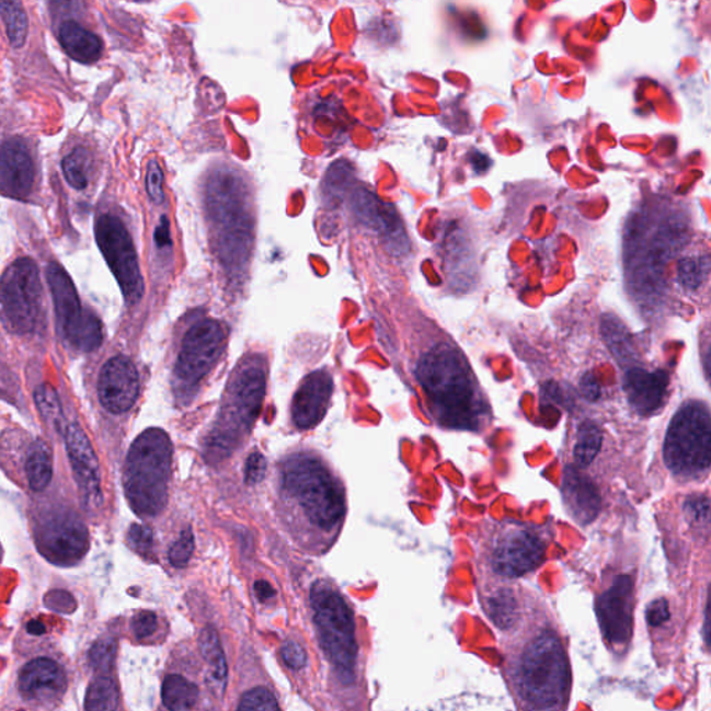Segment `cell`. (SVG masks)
<instances>
[{
  "mask_svg": "<svg viewBox=\"0 0 711 711\" xmlns=\"http://www.w3.org/2000/svg\"><path fill=\"white\" fill-rule=\"evenodd\" d=\"M211 190L213 213L222 230V253L228 262H238L245 257L249 248V221L238 181L228 175L219 176Z\"/></svg>",
  "mask_w": 711,
  "mask_h": 711,
  "instance_id": "obj_13",
  "label": "cell"
},
{
  "mask_svg": "<svg viewBox=\"0 0 711 711\" xmlns=\"http://www.w3.org/2000/svg\"><path fill=\"white\" fill-rule=\"evenodd\" d=\"M116 642L111 638L93 643L88 663L93 674L85 692L84 711H121L122 695L112 674Z\"/></svg>",
  "mask_w": 711,
  "mask_h": 711,
  "instance_id": "obj_16",
  "label": "cell"
},
{
  "mask_svg": "<svg viewBox=\"0 0 711 711\" xmlns=\"http://www.w3.org/2000/svg\"><path fill=\"white\" fill-rule=\"evenodd\" d=\"M668 376L664 371H646L631 368L624 377L628 402L642 416H651L666 401Z\"/></svg>",
  "mask_w": 711,
  "mask_h": 711,
  "instance_id": "obj_25",
  "label": "cell"
},
{
  "mask_svg": "<svg viewBox=\"0 0 711 711\" xmlns=\"http://www.w3.org/2000/svg\"><path fill=\"white\" fill-rule=\"evenodd\" d=\"M0 559H2V554H0Z\"/></svg>",
  "mask_w": 711,
  "mask_h": 711,
  "instance_id": "obj_50",
  "label": "cell"
},
{
  "mask_svg": "<svg viewBox=\"0 0 711 711\" xmlns=\"http://www.w3.org/2000/svg\"><path fill=\"white\" fill-rule=\"evenodd\" d=\"M0 18L3 19L10 44L20 48L28 34V19L23 4L0 2Z\"/></svg>",
  "mask_w": 711,
  "mask_h": 711,
  "instance_id": "obj_33",
  "label": "cell"
},
{
  "mask_svg": "<svg viewBox=\"0 0 711 711\" xmlns=\"http://www.w3.org/2000/svg\"><path fill=\"white\" fill-rule=\"evenodd\" d=\"M685 517L690 526L706 529L709 526L710 503L704 496H690L684 505Z\"/></svg>",
  "mask_w": 711,
  "mask_h": 711,
  "instance_id": "obj_38",
  "label": "cell"
},
{
  "mask_svg": "<svg viewBox=\"0 0 711 711\" xmlns=\"http://www.w3.org/2000/svg\"><path fill=\"white\" fill-rule=\"evenodd\" d=\"M61 169L66 176L67 183L77 191L85 190L90 185L92 159L88 149L77 147L65 156L61 162Z\"/></svg>",
  "mask_w": 711,
  "mask_h": 711,
  "instance_id": "obj_30",
  "label": "cell"
},
{
  "mask_svg": "<svg viewBox=\"0 0 711 711\" xmlns=\"http://www.w3.org/2000/svg\"><path fill=\"white\" fill-rule=\"evenodd\" d=\"M581 392H583L584 398L588 399V401H598L600 397V386L594 374H585L583 380H581Z\"/></svg>",
  "mask_w": 711,
  "mask_h": 711,
  "instance_id": "obj_46",
  "label": "cell"
},
{
  "mask_svg": "<svg viewBox=\"0 0 711 711\" xmlns=\"http://www.w3.org/2000/svg\"><path fill=\"white\" fill-rule=\"evenodd\" d=\"M543 553V543L536 534L515 528L497 543L493 552V567L505 577H521L541 564Z\"/></svg>",
  "mask_w": 711,
  "mask_h": 711,
  "instance_id": "obj_20",
  "label": "cell"
},
{
  "mask_svg": "<svg viewBox=\"0 0 711 711\" xmlns=\"http://www.w3.org/2000/svg\"><path fill=\"white\" fill-rule=\"evenodd\" d=\"M521 695L529 708L553 711L567 698L570 668L562 642L547 632L529 643L524 652L520 676Z\"/></svg>",
  "mask_w": 711,
  "mask_h": 711,
  "instance_id": "obj_4",
  "label": "cell"
},
{
  "mask_svg": "<svg viewBox=\"0 0 711 711\" xmlns=\"http://www.w3.org/2000/svg\"><path fill=\"white\" fill-rule=\"evenodd\" d=\"M156 245L159 248H169L171 245L169 220L163 217L154 232Z\"/></svg>",
  "mask_w": 711,
  "mask_h": 711,
  "instance_id": "obj_47",
  "label": "cell"
},
{
  "mask_svg": "<svg viewBox=\"0 0 711 711\" xmlns=\"http://www.w3.org/2000/svg\"><path fill=\"white\" fill-rule=\"evenodd\" d=\"M129 628H131L135 640L139 642L148 641L158 631V616L149 610L138 611V613L133 616L131 621H129Z\"/></svg>",
  "mask_w": 711,
  "mask_h": 711,
  "instance_id": "obj_39",
  "label": "cell"
},
{
  "mask_svg": "<svg viewBox=\"0 0 711 711\" xmlns=\"http://www.w3.org/2000/svg\"><path fill=\"white\" fill-rule=\"evenodd\" d=\"M0 439L2 456L10 455L12 458L9 465L14 479L31 492H44L54 479V454L50 446L41 438L30 437L19 431H8Z\"/></svg>",
  "mask_w": 711,
  "mask_h": 711,
  "instance_id": "obj_12",
  "label": "cell"
},
{
  "mask_svg": "<svg viewBox=\"0 0 711 711\" xmlns=\"http://www.w3.org/2000/svg\"><path fill=\"white\" fill-rule=\"evenodd\" d=\"M238 711H282L270 690L256 688L243 695Z\"/></svg>",
  "mask_w": 711,
  "mask_h": 711,
  "instance_id": "obj_37",
  "label": "cell"
},
{
  "mask_svg": "<svg viewBox=\"0 0 711 711\" xmlns=\"http://www.w3.org/2000/svg\"><path fill=\"white\" fill-rule=\"evenodd\" d=\"M171 456V443L162 429H147L135 439L124 472V490L137 515L152 517L163 511L168 501Z\"/></svg>",
  "mask_w": 711,
  "mask_h": 711,
  "instance_id": "obj_2",
  "label": "cell"
},
{
  "mask_svg": "<svg viewBox=\"0 0 711 711\" xmlns=\"http://www.w3.org/2000/svg\"><path fill=\"white\" fill-rule=\"evenodd\" d=\"M264 389H266V371L261 362H248L237 374L231 386L230 406L236 410L240 428L251 427L261 413Z\"/></svg>",
  "mask_w": 711,
  "mask_h": 711,
  "instance_id": "obj_22",
  "label": "cell"
},
{
  "mask_svg": "<svg viewBox=\"0 0 711 711\" xmlns=\"http://www.w3.org/2000/svg\"><path fill=\"white\" fill-rule=\"evenodd\" d=\"M332 378L329 372L316 371L305 378L295 393L293 417L296 427L310 429L324 418L332 394Z\"/></svg>",
  "mask_w": 711,
  "mask_h": 711,
  "instance_id": "obj_23",
  "label": "cell"
},
{
  "mask_svg": "<svg viewBox=\"0 0 711 711\" xmlns=\"http://www.w3.org/2000/svg\"><path fill=\"white\" fill-rule=\"evenodd\" d=\"M8 378L9 372H7V363H4L3 353L2 349H0V382H8ZM0 392H2V388H0Z\"/></svg>",
  "mask_w": 711,
  "mask_h": 711,
  "instance_id": "obj_49",
  "label": "cell"
},
{
  "mask_svg": "<svg viewBox=\"0 0 711 711\" xmlns=\"http://www.w3.org/2000/svg\"><path fill=\"white\" fill-rule=\"evenodd\" d=\"M254 590H256L257 598L262 600L273 598L275 594L273 586L266 583V581H259V583L254 585Z\"/></svg>",
  "mask_w": 711,
  "mask_h": 711,
  "instance_id": "obj_48",
  "label": "cell"
},
{
  "mask_svg": "<svg viewBox=\"0 0 711 711\" xmlns=\"http://www.w3.org/2000/svg\"><path fill=\"white\" fill-rule=\"evenodd\" d=\"M685 240L684 228L674 222L662 226L661 232L651 238L647 245V253L641 256L632 267V287L637 295L655 296L658 294V285L662 283L664 264L669 262L679 245Z\"/></svg>",
  "mask_w": 711,
  "mask_h": 711,
  "instance_id": "obj_15",
  "label": "cell"
},
{
  "mask_svg": "<svg viewBox=\"0 0 711 711\" xmlns=\"http://www.w3.org/2000/svg\"><path fill=\"white\" fill-rule=\"evenodd\" d=\"M647 621L653 627L662 626L669 619L668 604L666 599H657L653 601L647 609Z\"/></svg>",
  "mask_w": 711,
  "mask_h": 711,
  "instance_id": "obj_45",
  "label": "cell"
},
{
  "mask_svg": "<svg viewBox=\"0 0 711 711\" xmlns=\"http://www.w3.org/2000/svg\"><path fill=\"white\" fill-rule=\"evenodd\" d=\"M51 298L60 329L78 351L92 352L102 344V324L95 314L81 308L80 298L69 274L59 264L46 270Z\"/></svg>",
  "mask_w": 711,
  "mask_h": 711,
  "instance_id": "obj_10",
  "label": "cell"
},
{
  "mask_svg": "<svg viewBox=\"0 0 711 711\" xmlns=\"http://www.w3.org/2000/svg\"><path fill=\"white\" fill-rule=\"evenodd\" d=\"M59 41L72 59L80 64H95L102 55V41L76 22H66L59 30Z\"/></svg>",
  "mask_w": 711,
  "mask_h": 711,
  "instance_id": "obj_27",
  "label": "cell"
},
{
  "mask_svg": "<svg viewBox=\"0 0 711 711\" xmlns=\"http://www.w3.org/2000/svg\"><path fill=\"white\" fill-rule=\"evenodd\" d=\"M417 377L440 423L451 428L475 427L479 397L458 352L446 345L434 347L420 362Z\"/></svg>",
  "mask_w": 711,
  "mask_h": 711,
  "instance_id": "obj_1",
  "label": "cell"
},
{
  "mask_svg": "<svg viewBox=\"0 0 711 711\" xmlns=\"http://www.w3.org/2000/svg\"><path fill=\"white\" fill-rule=\"evenodd\" d=\"M36 549L57 567H74L90 550V534L84 521L69 505H45L35 513Z\"/></svg>",
  "mask_w": 711,
  "mask_h": 711,
  "instance_id": "obj_6",
  "label": "cell"
},
{
  "mask_svg": "<svg viewBox=\"0 0 711 711\" xmlns=\"http://www.w3.org/2000/svg\"><path fill=\"white\" fill-rule=\"evenodd\" d=\"M65 440L82 500L93 507L101 505V466L90 438L80 424L70 423L67 424Z\"/></svg>",
  "mask_w": 711,
  "mask_h": 711,
  "instance_id": "obj_19",
  "label": "cell"
},
{
  "mask_svg": "<svg viewBox=\"0 0 711 711\" xmlns=\"http://www.w3.org/2000/svg\"><path fill=\"white\" fill-rule=\"evenodd\" d=\"M44 290L36 263L28 257L10 264L0 279V316L15 335L33 334L43 319Z\"/></svg>",
  "mask_w": 711,
  "mask_h": 711,
  "instance_id": "obj_8",
  "label": "cell"
},
{
  "mask_svg": "<svg viewBox=\"0 0 711 711\" xmlns=\"http://www.w3.org/2000/svg\"><path fill=\"white\" fill-rule=\"evenodd\" d=\"M710 414L704 404H684L668 425L664 459L679 475L700 474L710 466Z\"/></svg>",
  "mask_w": 711,
  "mask_h": 711,
  "instance_id": "obj_7",
  "label": "cell"
},
{
  "mask_svg": "<svg viewBox=\"0 0 711 711\" xmlns=\"http://www.w3.org/2000/svg\"><path fill=\"white\" fill-rule=\"evenodd\" d=\"M194 536H192L190 529H186V531L181 532V536L170 549V563L173 564L174 567H184V565L188 564L192 553H194Z\"/></svg>",
  "mask_w": 711,
  "mask_h": 711,
  "instance_id": "obj_40",
  "label": "cell"
},
{
  "mask_svg": "<svg viewBox=\"0 0 711 711\" xmlns=\"http://www.w3.org/2000/svg\"><path fill=\"white\" fill-rule=\"evenodd\" d=\"M34 399L36 409H38L48 427L54 429L56 434L65 435L67 422L59 394H57L55 388L50 387L49 383H44V386L36 388Z\"/></svg>",
  "mask_w": 711,
  "mask_h": 711,
  "instance_id": "obj_29",
  "label": "cell"
},
{
  "mask_svg": "<svg viewBox=\"0 0 711 711\" xmlns=\"http://www.w3.org/2000/svg\"><path fill=\"white\" fill-rule=\"evenodd\" d=\"M199 647L202 656H204L205 661L210 666L213 677L225 681L227 677V662L225 652H222L219 635H217L215 628L207 627L202 631Z\"/></svg>",
  "mask_w": 711,
  "mask_h": 711,
  "instance_id": "obj_34",
  "label": "cell"
},
{
  "mask_svg": "<svg viewBox=\"0 0 711 711\" xmlns=\"http://www.w3.org/2000/svg\"><path fill=\"white\" fill-rule=\"evenodd\" d=\"M266 472V459L261 454L249 456L245 466V480L248 484L254 485L261 482Z\"/></svg>",
  "mask_w": 711,
  "mask_h": 711,
  "instance_id": "obj_44",
  "label": "cell"
},
{
  "mask_svg": "<svg viewBox=\"0 0 711 711\" xmlns=\"http://www.w3.org/2000/svg\"><path fill=\"white\" fill-rule=\"evenodd\" d=\"M355 210L365 225L381 233L393 253H404L409 243L402 221L391 206L383 204L377 196L367 191H359L355 196Z\"/></svg>",
  "mask_w": 711,
  "mask_h": 711,
  "instance_id": "obj_24",
  "label": "cell"
},
{
  "mask_svg": "<svg viewBox=\"0 0 711 711\" xmlns=\"http://www.w3.org/2000/svg\"><path fill=\"white\" fill-rule=\"evenodd\" d=\"M225 342V329L217 321L205 320L192 326L175 367L179 380L186 387L197 386L215 367Z\"/></svg>",
  "mask_w": 711,
  "mask_h": 711,
  "instance_id": "obj_14",
  "label": "cell"
},
{
  "mask_svg": "<svg viewBox=\"0 0 711 711\" xmlns=\"http://www.w3.org/2000/svg\"><path fill=\"white\" fill-rule=\"evenodd\" d=\"M710 261L708 256H689L678 262V282L685 289L697 290L709 275Z\"/></svg>",
  "mask_w": 711,
  "mask_h": 711,
  "instance_id": "obj_35",
  "label": "cell"
},
{
  "mask_svg": "<svg viewBox=\"0 0 711 711\" xmlns=\"http://www.w3.org/2000/svg\"><path fill=\"white\" fill-rule=\"evenodd\" d=\"M199 692L195 684L188 679L176 676L164 678L162 687V699L165 708L170 711H188L194 708Z\"/></svg>",
  "mask_w": 711,
  "mask_h": 711,
  "instance_id": "obj_28",
  "label": "cell"
},
{
  "mask_svg": "<svg viewBox=\"0 0 711 711\" xmlns=\"http://www.w3.org/2000/svg\"><path fill=\"white\" fill-rule=\"evenodd\" d=\"M632 592L634 584L628 575H620L600 596L598 617L600 630L607 642L615 646L627 645L632 637Z\"/></svg>",
  "mask_w": 711,
  "mask_h": 711,
  "instance_id": "obj_17",
  "label": "cell"
},
{
  "mask_svg": "<svg viewBox=\"0 0 711 711\" xmlns=\"http://www.w3.org/2000/svg\"><path fill=\"white\" fill-rule=\"evenodd\" d=\"M282 486L310 526L330 531L340 526L345 515V497L339 482L320 461L294 458L284 466Z\"/></svg>",
  "mask_w": 711,
  "mask_h": 711,
  "instance_id": "obj_3",
  "label": "cell"
},
{
  "mask_svg": "<svg viewBox=\"0 0 711 711\" xmlns=\"http://www.w3.org/2000/svg\"><path fill=\"white\" fill-rule=\"evenodd\" d=\"M601 448V433L598 425L585 422L580 425L577 443L574 446V459L581 469L588 467L598 456Z\"/></svg>",
  "mask_w": 711,
  "mask_h": 711,
  "instance_id": "obj_32",
  "label": "cell"
},
{
  "mask_svg": "<svg viewBox=\"0 0 711 711\" xmlns=\"http://www.w3.org/2000/svg\"><path fill=\"white\" fill-rule=\"evenodd\" d=\"M563 495L571 516L575 520L588 524L595 520L600 511L598 490L588 477L581 474L574 467L564 472Z\"/></svg>",
  "mask_w": 711,
  "mask_h": 711,
  "instance_id": "obj_26",
  "label": "cell"
},
{
  "mask_svg": "<svg viewBox=\"0 0 711 711\" xmlns=\"http://www.w3.org/2000/svg\"><path fill=\"white\" fill-rule=\"evenodd\" d=\"M35 164L22 139H10L0 147V192L14 199L33 194Z\"/></svg>",
  "mask_w": 711,
  "mask_h": 711,
  "instance_id": "obj_21",
  "label": "cell"
},
{
  "mask_svg": "<svg viewBox=\"0 0 711 711\" xmlns=\"http://www.w3.org/2000/svg\"><path fill=\"white\" fill-rule=\"evenodd\" d=\"M128 541L131 543L133 549L141 553L142 557H147L153 548L152 531L147 527L137 526V524L129 529Z\"/></svg>",
  "mask_w": 711,
  "mask_h": 711,
  "instance_id": "obj_42",
  "label": "cell"
},
{
  "mask_svg": "<svg viewBox=\"0 0 711 711\" xmlns=\"http://www.w3.org/2000/svg\"><path fill=\"white\" fill-rule=\"evenodd\" d=\"M163 171L158 162H150L147 173V190L153 204L162 205L164 202Z\"/></svg>",
  "mask_w": 711,
  "mask_h": 711,
  "instance_id": "obj_41",
  "label": "cell"
},
{
  "mask_svg": "<svg viewBox=\"0 0 711 711\" xmlns=\"http://www.w3.org/2000/svg\"><path fill=\"white\" fill-rule=\"evenodd\" d=\"M99 401L113 414L127 413L137 402L139 374L126 356H116L103 365L98 381Z\"/></svg>",
  "mask_w": 711,
  "mask_h": 711,
  "instance_id": "obj_18",
  "label": "cell"
},
{
  "mask_svg": "<svg viewBox=\"0 0 711 711\" xmlns=\"http://www.w3.org/2000/svg\"><path fill=\"white\" fill-rule=\"evenodd\" d=\"M28 653L15 669V700L25 710L55 711L64 704L70 689V663L54 646L36 647Z\"/></svg>",
  "mask_w": 711,
  "mask_h": 711,
  "instance_id": "obj_5",
  "label": "cell"
},
{
  "mask_svg": "<svg viewBox=\"0 0 711 711\" xmlns=\"http://www.w3.org/2000/svg\"><path fill=\"white\" fill-rule=\"evenodd\" d=\"M492 619L502 628H507L516 620L517 604L508 592H501L496 598L490 601Z\"/></svg>",
  "mask_w": 711,
  "mask_h": 711,
  "instance_id": "obj_36",
  "label": "cell"
},
{
  "mask_svg": "<svg viewBox=\"0 0 711 711\" xmlns=\"http://www.w3.org/2000/svg\"><path fill=\"white\" fill-rule=\"evenodd\" d=\"M601 332H604L605 341L617 359L621 363H630L634 359L630 335H628L626 326L615 316H605L601 320Z\"/></svg>",
  "mask_w": 711,
  "mask_h": 711,
  "instance_id": "obj_31",
  "label": "cell"
},
{
  "mask_svg": "<svg viewBox=\"0 0 711 711\" xmlns=\"http://www.w3.org/2000/svg\"><path fill=\"white\" fill-rule=\"evenodd\" d=\"M99 249L128 302L142 298L144 279L131 236L117 216L103 215L96 222Z\"/></svg>",
  "mask_w": 711,
  "mask_h": 711,
  "instance_id": "obj_11",
  "label": "cell"
},
{
  "mask_svg": "<svg viewBox=\"0 0 711 711\" xmlns=\"http://www.w3.org/2000/svg\"><path fill=\"white\" fill-rule=\"evenodd\" d=\"M282 656L284 663L287 664L289 668L294 669L303 668L306 666V662H308V656H306L302 646L293 641L284 643L282 647Z\"/></svg>",
  "mask_w": 711,
  "mask_h": 711,
  "instance_id": "obj_43",
  "label": "cell"
},
{
  "mask_svg": "<svg viewBox=\"0 0 711 711\" xmlns=\"http://www.w3.org/2000/svg\"><path fill=\"white\" fill-rule=\"evenodd\" d=\"M320 641L326 655L342 672L349 673L355 664V624L345 600L331 586L320 583L311 590Z\"/></svg>",
  "mask_w": 711,
  "mask_h": 711,
  "instance_id": "obj_9",
  "label": "cell"
}]
</instances>
